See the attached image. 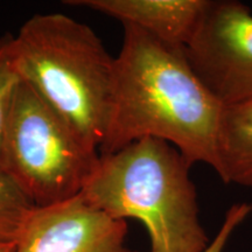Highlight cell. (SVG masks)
<instances>
[{
	"mask_svg": "<svg viewBox=\"0 0 252 252\" xmlns=\"http://www.w3.org/2000/svg\"><path fill=\"white\" fill-rule=\"evenodd\" d=\"M108 130L99 156L145 138L165 140L190 163L219 168V135L224 106L189 64L185 48L124 24Z\"/></svg>",
	"mask_w": 252,
	"mask_h": 252,
	"instance_id": "1",
	"label": "cell"
},
{
	"mask_svg": "<svg viewBox=\"0 0 252 252\" xmlns=\"http://www.w3.org/2000/svg\"><path fill=\"white\" fill-rule=\"evenodd\" d=\"M190 167L173 145L145 138L99 156L80 196L113 219L140 220L150 252H203L210 241Z\"/></svg>",
	"mask_w": 252,
	"mask_h": 252,
	"instance_id": "2",
	"label": "cell"
},
{
	"mask_svg": "<svg viewBox=\"0 0 252 252\" xmlns=\"http://www.w3.org/2000/svg\"><path fill=\"white\" fill-rule=\"evenodd\" d=\"M14 54L21 81L99 152L111 112L115 58L93 28L63 13L35 14L14 35Z\"/></svg>",
	"mask_w": 252,
	"mask_h": 252,
	"instance_id": "3",
	"label": "cell"
},
{
	"mask_svg": "<svg viewBox=\"0 0 252 252\" xmlns=\"http://www.w3.org/2000/svg\"><path fill=\"white\" fill-rule=\"evenodd\" d=\"M98 160V151L20 81L2 135L0 169L25 196L39 208L76 197Z\"/></svg>",
	"mask_w": 252,
	"mask_h": 252,
	"instance_id": "4",
	"label": "cell"
},
{
	"mask_svg": "<svg viewBox=\"0 0 252 252\" xmlns=\"http://www.w3.org/2000/svg\"><path fill=\"white\" fill-rule=\"evenodd\" d=\"M185 54L223 106L252 102V11L237 0H209Z\"/></svg>",
	"mask_w": 252,
	"mask_h": 252,
	"instance_id": "5",
	"label": "cell"
},
{
	"mask_svg": "<svg viewBox=\"0 0 252 252\" xmlns=\"http://www.w3.org/2000/svg\"><path fill=\"white\" fill-rule=\"evenodd\" d=\"M127 223L109 216L80 195L36 207L17 239L15 252H132Z\"/></svg>",
	"mask_w": 252,
	"mask_h": 252,
	"instance_id": "6",
	"label": "cell"
},
{
	"mask_svg": "<svg viewBox=\"0 0 252 252\" xmlns=\"http://www.w3.org/2000/svg\"><path fill=\"white\" fill-rule=\"evenodd\" d=\"M133 25L166 45L185 48L196 32L209 0H70Z\"/></svg>",
	"mask_w": 252,
	"mask_h": 252,
	"instance_id": "7",
	"label": "cell"
},
{
	"mask_svg": "<svg viewBox=\"0 0 252 252\" xmlns=\"http://www.w3.org/2000/svg\"><path fill=\"white\" fill-rule=\"evenodd\" d=\"M216 173L224 184L252 188V102L224 106Z\"/></svg>",
	"mask_w": 252,
	"mask_h": 252,
	"instance_id": "8",
	"label": "cell"
},
{
	"mask_svg": "<svg viewBox=\"0 0 252 252\" xmlns=\"http://www.w3.org/2000/svg\"><path fill=\"white\" fill-rule=\"evenodd\" d=\"M35 208L13 180L0 169V244L17 242Z\"/></svg>",
	"mask_w": 252,
	"mask_h": 252,
	"instance_id": "9",
	"label": "cell"
},
{
	"mask_svg": "<svg viewBox=\"0 0 252 252\" xmlns=\"http://www.w3.org/2000/svg\"><path fill=\"white\" fill-rule=\"evenodd\" d=\"M20 81L15 65L14 35L5 34L0 36V149L12 100Z\"/></svg>",
	"mask_w": 252,
	"mask_h": 252,
	"instance_id": "10",
	"label": "cell"
},
{
	"mask_svg": "<svg viewBox=\"0 0 252 252\" xmlns=\"http://www.w3.org/2000/svg\"><path fill=\"white\" fill-rule=\"evenodd\" d=\"M252 212V206L249 203H237L234 204L226 212L222 225L213 241L206 248L203 252H223L226 243H228L230 236L235 231L236 228L244 222V220L250 215Z\"/></svg>",
	"mask_w": 252,
	"mask_h": 252,
	"instance_id": "11",
	"label": "cell"
},
{
	"mask_svg": "<svg viewBox=\"0 0 252 252\" xmlns=\"http://www.w3.org/2000/svg\"><path fill=\"white\" fill-rule=\"evenodd\" d=\"M15 250H17V242L0 244V252H15Z\"/></svg>",
	"mask_w": 252,
	"mask_h": 252,
	"instance_id": "12",
	"label": "cell"
}]
</instances>
